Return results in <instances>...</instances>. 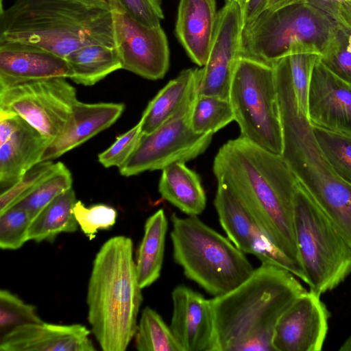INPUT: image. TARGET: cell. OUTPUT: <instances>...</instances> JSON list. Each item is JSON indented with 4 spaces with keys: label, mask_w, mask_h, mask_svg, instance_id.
Listing matches in <instances>:
<instances>
[{
    "label": "cell",
    "mask_w": 351,
    "mask_h": 351,
    "mask_svg": "<svg viewBox=\"0 0 351 351\" xmlns=\"http://www.w3.org/2000/svg\"><path fill=\"white\" fill-rule=\"evenodd\" d=\"M213 171L217 184L232 192L272 243L304 271L294 223L299 182L282 156L239 136L219 148Z\"/></svg>",
    "instance_id": "6da1fadb"
},
{
    "label": "cell",
    "mask_w": 351,
    "mask_h": 351,
    "mask_svg": "<svg viewBox=\"0 0 351 351\" xmlns=\"http://www.w3.org/2000/svg\"><path fill=\"white\" fill-rule=\"evenodd\" d=\"M306 291L289 270L261 263L240 285L210 299L215 351H275L278 321Z\"/></svg>",
    "instance_id": "7a4b0ae2"
},
{
    "label": "cell",
    "mask_w": 351,
    "mask_h": 351,
    "mask_svg": "<svg viewBox=\"0 0 351 351\" xmlns=\"http://www.w3.org/2000/svg\"><path fill=\"white\" fill-rule=\"evenodd\" d=\"M36 45L63 58L80 47H115L110 7L83 0H16L1 9L0 43Z\"/></svg>",
    "instance_id": "3957f363"
},
{
    "label": "cell",
    "mask_w": 351,
    "mask_h": 351,
    "mask_svg": "<svg viewBox=\"0 0 351 351\" xmlns=\"http://www.w3.org/2000/svg\"><path fill=\"white\" fill-rule=\"evenodd\" d=\"M141 289L132 239H109L93 261L86 295L88 320L102 350L125 351L134 337Z\"/></svg>",
    "instance_id": "277c9868"
},
{
    "label": "cell",
    "mask_w": 351,
    "mask_h": 351,
    "mask_svg": "<svg viewBox=\"0 0 351 351\" xmlns=\"http://www.w3.org/2000/svg\"><path fill=\"white\" fill-rule=\"evenodd\" d=\"M174 261L185 276L214 297L246 280L254 269L245 254L197 215L171 216Z\"/></svg>",
    "instance_id": "5b68a950"
},
{
    "label": "cell",
    "mask_w": 351,
    "mask_h": 351,
    "mask_svg": "<svg viewBox=\"0 0 351 351\" xmlns=\"http://www.w3.org/2000/svg\"><path fill=\"white\" fill-rule=\"evenodd\" d=\"M315 6L300 2L275 10L265 9L243 27L241 56L274 64L298 53L322 56L337 24Z\"/></svg>",
    "instance_id": "8992f818"
},
{
    "label": "cell",
    "mask_w": 351,
    "mask_h": 351,
    "mask_svg": "<svg viewBox=\"0 0 351 351\" xmlns=\"http://www.w3.org/2000/svg\"><path fill=\"white\" fill-rule=\"evenodd\" d=\"M294 223L309 291L319 295L331 291L351 273V246L300 182Z\"/></svg>",
    "instance_id": "52a82bcc"
},
{
    "label": "cell",
    "mask_w": 351,
    "mask_h": 351,
    "mask_svg": "<svg viewBox=\"0 0 351 351\" xmlns=\"http://www.w3.org/2000/svg\"><path fill=\"white\" fill-rule=\"evenodd\" d=\"M229 101L241 137L282 155L283 133L272 65L241 56L232 79Z\"/></svg>",
    "instance_id": "ba28073f"
},
{
    "label": "cell",
    "mask_w": 351,
    "mask_h": 351,
    "mask_svg": "<svg viewBox=\"0 0 351 351\" xmlns=\"http://www.w3.org/2000/svg\"><path fill=\"white\" fill-rule=\"evenodd\" d=\"M195 99L154 132L142 134L132 154L119 168L122 176L162 170L174 162L193 160L206 150L214 134L193 130L190 116Z\"/></svg>",
    "instance_id": "9c48e42d"
},
{
    "label": "cell",
    "mask_w": 351,
    "mask_h": 351,
    "mask_svg": "<svg viewBox=\"0 0 351 351\" xmlns=\"http://www.w3.org/2000/svg\"><path fill=\"white\" fill-rule=\"evenodd\" d=\"M64 77L31 81L0 89V110L13 112L52 141L64 129L77 98Z\"/></svg>",
    "instance_id": "30bf717a"
},
{
    "label": "cell",
    "mask_w": 351,
    "mask_h": 351,
    "mask_svg": "<svg viewBox=\"0 0 351 351\" xmlns=\"http://www.w3.org/2000/svg\"><path fill=\"white\" fill-rule=\"evenodd\" d=\"M112 12L115 47L122 69L147 80L162 78L169 66V49L161 25L147 27L121 10Z\"/></svg>",
    "instance_id": "8fae6325"
},
{
    "label": "cell",
    "mask_w": 351,
    "mask_h": 351,
    "mask_svg": "<svg viewBox=\"0 0 351 351\" xmlns=\"http://www.w3.org/2000/svg\"><path fill=\"white\" fill-rule=\"evenodd\" d=\"M242 11L239 0H226L218 12L208 58L203 68L199 70L197 95L229 99L232 79L241 57Z\"/></svg>",
    "instance_id": "7c38bea8"
},
{
    "label": "cell",
    "mask_w": 351,
    "mask_h": 351,
    "mask_svg": "<svg viewBox=\"0 0 351 351\" xmlns=\"http://www.w3.org/2000/svg\"><path fill=\"white\" fill-rule=\"evenodd\" d=\"M214 204L221 227L239 250L255 256L261 263L285 268L305 282L304 271L272 243L225 185L218 184Z\"/></svg>",
    "instance_id": "4fadbf2b"
},
{
    "label": "cell",
    "mask_w": 351,
    "mask_h": 351,
    "mask_svg": "<svg viewBox=\"0 0 351 351\" xmlns=\"http://www.w3.org/2000/svg\"><path fill=\"white\" fill-rule=\"evenodd\" d=\"M328 319L329 312L320 295L304 291L277 322L272 340L275 351H320Z\"/></svg>",
    "instance_id": "5bb4252c"
},
{
    "label": "cell",
    "mask_w": 351,
    "mask_h": 351,
    "mask_svg": "<svg viewBox=\"0 0 351 351\" xmlns=\"http://www.w3.org/2000/svg\"><path fill=\"white\" fill-rule=\"evenodd\" d=\"M319 57L312 73L307 119L312 126L351 135V86L332 73Z\"/></svg>",
    "instance_id": "9a60e30c"
},
{
    "label": "cell",
    "mask_w": 351,
    "mask_h": 351,
    "mask_svg": "<svg viewBox=\"0 0 351 351\" xmlns=\"http://www.w3.org/2000/svg\"><path fill=\"white\" fill-rule=\"evenodd\" d=\"M170 328L181 351H215V332L210 300L184 285L171 293Z\"/></svg>",
    "instance_id": "2e32d148"
},
{
    "label": "cell",
    "mask_w": 351,
    "mask_h": 351,
    "mask_svg": "<svg viewBox=\"0 0 351 351\" xmlns=\"http://www.w3.org/2000/svg\"><path fill=\"white\" fill-rule=\"evenodd\" d=\"M70 75L66 60L51 51L24 43H0V89Z\"/></svg>",
    "instance_id": "e0dca14e"
},
{
    "label": "cell",
    "mask_w": 351,
    "mask_h": 351,
    "mask_svg": "<svg viewBox=\"0 0 351 351\" xmlns=\"http://www.w3.org/2000/svg\"><path fill=\"white\" fill-rule=\"evenodd\" d=\"M90 331L75 324L59 325L45 322L16 326L3 333L1 351H94Z\"/></svg>",
    "instance_id": "ac0fdd59"
},
{
    "label": "cell",
    "mask_w": 351,
    "mask_h": 351,
    "mask_svg": "<svg viewBox=\"0 0 351 351\" xmlns=\"http://www.w3.org/2000/svg\"><path fill=\"white\" fill-rule=\"evenodd\" d=\"M124 108L121 103L77 101L64 129L49 143L40 161L56 159L107 129L117 121Z\"/></svg>",
    "instance_id": "d6986e66"
},
{
    "label": "cell",
    "mask_w": 351,
    "mask_h": 351,
    "mask_svg": "<svg viewBox=\"0 0 351 351\" xmlns=\"http://www.w3.org/2000/svg\"><path fill=\"white\" fill-rule=\"evenodd\" d=\"M216 0H180L176 35L191 60L207 62L217 25Z\"/></svg>",
    "instance_id": "ffe728a7"
},
{
    "label": "cell",
    "mask_w": 351,
    "mask_h": 351,
    "mask_svg": "<svg viewBox=\"0 0 351 351\" xmlns=\"http://www.w3.org/2000/svg\"><path fill=\"white\" fill-rule=\"evenodd\" d=\"M51 141L22 118L15 130L0 142V186L6 190L40 162Z\"/></svg>",
    "instance_id": "44dd1931"
},
{
    "label": "cell",
    "mask_w": 351,
    "mask_h": 351,
    "mask_svg": "<svg viewBox=\"0 0 351 351\" xmlns=\"http://www.w3.org/2000/svg\"><path fill=\"white\" fill-rule=\"evenodd\" d=\"M199 70H182L149 102L139 121L143 134L154 132L196 98Z\"/></svg>",
    "instance_id": "7402d4cb"
},
{
    "label": "cell",
    "mask_w": 351,
    "mask_h": 351,
    "mask_svg": "<svg viewBox=\"0 0 351 351\" xmlns=\"http://www.w3.org/2000/svg\"><path fill=\"white\" fill-rule=\"evenodd\" d=\"M158 191L162 199L188 215L197 216L206 208L199 176L184 162H174L162 169Z\"/></svg>",
    "instance_id": "603a6c76"
},
{
    "label": "cell",
    "mask_w": 351,
    "mask_h": 351,
    "mask_svg": "<svg viewBox=\"0 0 351 351\" xmlns=\"http://www.w3.org/2000/svg\"><path fill=\"white\" fill-rule=\"evenodd\" d=\"M167 228L168 221L163 209L158 210L146 220L135 261L137 278L142 289L152 285L160 276Z\"/></svg>",
    "instance_id": "cb8c5ba5"
},
{
    "label": "cell",
    "mask_w": 351,
    "mask_h": 351,
    "mask_svg": "<svg viewBox=\"0 0 351 351\" xmlns=\"http://www.w3.org/2000/svg\"><path fill=\"white\" fill-rule=\"evenodd\" d=\"M65 59L70 68L69 79L84 86H93L109 74L122 69L116 47L104 45L82 46Z\"/></svg>",
    "instance_id": "d4e9b609"
},
{
    "label": "cell",
    "mask_w": 351,
    "mask_h": 351,
    "mask_svg": "<svg viewBox=\"0 0 351 351\" xmlns=\"http://www.w3.org/2000/svg\"><path fill=\"white\" fill-rule=\"evenodd\" d=\"M76 202L72 188L52 200L32 221L29 240L53 241L60 233L75 232L78 227L73 213Z\"/></svg>",
    "instance_id": "484cf974"
},
{
    "label": "cell",
    "mask_w": 351,
    "mask_h": 351,
    "mask_svg": "<svg viewBox=\"0 0 351 351\" xmlns=\"http://www.w3.org/2000/svg\"><path fill=\"white\" fill-rule=\"evenodd\" d=\"M134 345L138 351H181L170 326L149 306L142 311L134 335Z\"/></svg>",
    "instance_id": "4316f807"
},
{
    "label": "cell",
    "mask_w": 351,
    "mask_h": 351,
    "mask_svg": "<svg viewBox=\"0 0 351 351\" xmlns=\"http://www.w3.org/2000/svg\"><path fill=\"white\" fill-rule=\"evenodd\" d=\"M232 121L234 115L228 99L197 95L190 116L194 132L215 134Z\"/></svg>",
    "instance_id": "83f0119b"
},
{
    "label": "cell",
    "mask_w": 351,
    "mask_h": 351,
    "mask_svg": "<svg viewBox=\"0 0 351 351\" xmlns=\"http://www.w3.org/2000/svg\"><path fill=\"white\" fill-rule=\"evenodd\" d=\"M72 182L69 169L62 162H56L50 173L16 203L26 209L33 220L52 200L71 189Z\"/></svg>",
    "instance_id": "f1b7e54d"
},
{
    "label": "cell",
    "mask_w": 351,
    "mask_h": 351,
    "mask_svg": "<svg viewBox=\"0 0 351 351\" xmlns=\"http://www.w3.org/2000/svg\"><path fill=\"white\" fill-rule=\"evenodd\" d=\"M316 141L336 173L351 185V135L312 126Z\"/></svg>",
    "instance_id": "f546056e"
},
{
    "label": "cell",
    "mask_w": 351,
    "mask_h": 351,
    "mask_svg": "<svg viewBox=\"0 0 351 351\" xmlns=\"http://www.w3.org/2000/svg\"><path fill=\"white\" fill-rule=\"evenodd\" d=\"M319 59L332 73L351 86V29L337 23Z\"/></svg>",
    "instance_id": "4dcf8cb0"
},
{
    "label": "cell",
    "mask_w": 351,
    "mask_h": 351,
    "mask_svg": "<svg viewBox=\"0 0 351 351\" xmlns=\"http://www.w3.org/2000/svg\"><path fill=\"white\" fill-rule=\"evenodd\" d=\"M32 221L26 209L17 203L0 213V247L14 250L29 241L28 230Z\"/></svg>",
    "instance_id": "1f68e13d"
},
{
    "label": "cell",
    "mask_w": 351,
    "mask_h": 351,
    "mask_svg": "<svg viewBox=\"0 0 351 351\" xmlns=\"http://www.w3.org/2000/svg\"><path fill=\"white\" fill-rule=\"evenodd\" d=\"M42 322L34 306L25 302L8 290L0 291L1 335L19 326Z\"/></svg>",
    "instance_id": "d6a6232c"
},
{
    "label": "cell",
    "mask_w": 351,
    "mask_h": 351,
    "mask_svg": "<svg viewBox=\"0 0 351 351\" xmlns=\"http://www.w3.org/2000/svg\"><path fill=\"white\" fill-rule=\"evenodd\" d=\"M319 56L318 54L312 53H298L287 56L297 104L306 117L312 73Z\"/></svg>",
    "instance_id": "836d02e7"
},
{
    "label": "cell",
    "mask_w": 351,
    "mask_h": 351,
    "mask_svg": "<svg viewBox=\"0 0 351 351\" xmlns=\"http://www.w3.org/2000/svg\"><path fill=\"white\" fill-rule=\"evenodd\" d=\"M73 213L83 233L92 240L99 230H108L116 223L117 210L106 204H95L86 207L81 201H77Z\"/></svg>",
    "instance_id": "e575fe53"
},
{
    "label": "cell",
    "mask_w": 351,
    "mask_h": 351,
    "mask_svg": "<svg viewBox=\"0 0 351 351\" xmlns=\"http://www.w3.org/2000/svg\"><path fill=\"white\" fill-rule=\"evenodd\" d=\"M52 160L40 161L33 166L12 186L1 192L0 213L29 193L53 170Z\"/></svg>",
    "instance_id": "d590c367"
},
{
    "label": "cell",
    "mask_w": 351,
    "mask_h": 351,
    "mask_svg": "<svg viewBox=\"0 0 351 351\" xmlns=\"http://www.w3.org/2000/svg\"><path fill=\"white\" fill-rule=\"evenodd\" d=\"M142 135L138 122L128 132L117 136L115 141L98 155L99 162L105 167L120 168L136 148Z\"/></svg>",
    "instance_id": "8d00e7d4"
},
{
    "label": "cell",
    "mask_w": 351,
    "mask_h": 351,
    "mask_svg": "<svg viewBox=\"0 0 351 351\" xmlns=\"http://www.w3.org/2000/svg\"><path fill=\"white\" fill-rule=\"evenodd\" d=\"M117 9L147 27L160 25L164 19L161 0H116Z\"/></svg>",
    "instance_id": "74e56055"
},
{
    "label": "cell",
    "mask_w": 351,
    "mask_h": 351,
    "mask_svg": "<svg viewBox=\"0 0 351 351\" xmlns=\"http://www.w3.org/2000/svg\"><path fill=\"white\" fill-rule=\"evenodd\" d=\"M239 1L243 10V25L245 26L250 24L265 10L268 0H241Z\"/></svg>",
    "instance_id": "f35d334b"
},
{
    "label": "cell",
    "mask_w": 351,
    "mask_h": 351,
    "mask_svg": "<svg viewBox=\"0 0 351 351\" xmlns=\"http://www.w3.org/2000/svg\"><path fill=\"white\" fill-rule=\"evenodd\" d=\"M341 0H306L316 8L322 10L337 21L339 6Z\"/></svg>",
    "instance_id": "ab89813d"
},
{
    "label": "cell",
    "mask_w": 351,
    "mask_h": 351,
    "mask_svg": "<svg viewBox=\"0 0 351 351\" xmlns=\"http://www.w3.org/2000/svg\"><path fill=\"white\" fill-rule=\"evenodd\" d=\"M337 22L351 29V0L340 1Z\"/></svg>",
    "instance_id": "60d3db41"
},
{
    "label": "cell",
    "mask_w": 351,
    "mask_h": 351,
    "mask_svg": "<svg viewBox=\"0 0 351 351\" xmlns=\"http://www.w3.org/2000/svg\"><path fill=\"white\" fill-rule=\"evenodd\" d=\"M300 2H306V0H268L265 9L272 10L289 4Z\"/></svg>",
    "instance_id": "b9f144b4"
},
{
    "label": "cell",
    "mask_w": 351,
    "mask_h": 351,
    "mask_svg": "<svg viewBox=\"0 0 351 351\" xmlns=\"http://www.w3.org/2000/svg\"><path fill=\"white\" fill-rule=\"evenodd\" d=\"M83 1L88 2V3H91L106 5V6L110 7L112 10L117 9V4L116 2V0H83Z\"/></svg>",
    "instance_id": "7bdbcfd3"
},
{
    "label": "cell",
    "mask_w": 351,
    "mask_h": 351,
    "mask_svg": "<svg viewBox=\"0 0 351 351\" xmlns=\"http://www.w3.org/2000/svg\"><path fill=\"white\" fill-rule=\"evenodd\" d=\"M339 350L351 351V335L344 341Z\"/></svg>",
    "instance_id": "ee69618b"
},
{
    "label": "cell",
    "mask_w": 351,
    "mask_h": 351,
    "mask_svg": "<svg viewBox=\"0 0 351 351\" xmlns=\"http://www.w3.org/2000/svg\"><path fill=\"white\" fill-rule=\"evenodd\" d=\"M239 1H241V0H239Z\"/></svg>",
    "instance_id": "f6af8a7d"
}]
</instances>
